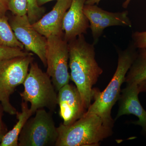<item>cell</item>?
I'll use <instances>...</instances> for the list:
<instances>
[{"mask_svg":"<svg viewBox=\"0 0 146 146\" xmlns=\"http://www.w3.org/2000/svg\"><path fill=\"white\" fill-rule=\"evenodd\" d=\"M101 0H86L85 2V5H94L98 4L99 3ZM131 0H126L124 3L123 4V7L125 8H127L128 5L129 4Z\"/></svg>","mask_w":146,"mask_h":146,"instance_id":"obj_22","label":"cell"},{"mask_svg":"<svg viewBox=\"0 0 146 146\" xmlns=\"http://www.w3.org/2000/svg\"><path fill=\"white\" fill-rule=\"evenodd\" d=\"M5 129L4 128L2 121L1 119V111H0V136L3 137L4 136V131Z\"/></svg>","mask_w":146,"mask_h":146,"instance_id":"obj_24","label":"cell"},{"mask_svg":"<svg viewBox=\"0 0 146 146\" xmlns=\"http://www.w3.org/2000/svg\"><path fill=\"white\" fill-rule=\"evenodd\" d=\"M9 23L16 38L23 44L25 49L36 54L46 67L47 38L34 29L27 15H13Z\"/></svg>","mask_w":146,"mask_h":146,"instance_id":"obj_8","label":"cell"},{"mask_svg":"<svg viewBox=\"0 0 146 146\" xmlns=\"http://www.w3.org/2000/svg\"><path fill=\"white\" fill-rule=\"evenodd\" d=\"M29 118L18 138V146H55L58 137L57 127L51 112L37 110Z\"/></svg>","mask_w":146,"mask_h":146,"instance_id":"obj_6","label":"cell"},{"mask_svg":"<svg viewBox=\"0 0 146 146\" xmlns=\"http://www.w3.org/2000/svg\"><path fill=\"white\" fill-rule=\"evenodd\" d=\"M119 98V108L115 120L125 115H133L138 120L133 122L136 125L141 126L143 132L146 136V111L144 109L138 99L140 94L138 84H126L122 90Z\"/></svg>","mask_w":146,"mask_h":146,"instance_id":"obj_12","label":"cell"},{"mask_svg":"<svg viewBox=\"0 0 146 146\" xmlns=\"http://www.w3.org/2000/svg\"><path fill=\"white\" fill-rule=\"evenodd\" d=\"M138 89L140 93L146 91V80L138 84Z\"/></svg>","mask_w":146,"mask_h":146,"instance_id":"obj_23","label":"cell"},{"mask_svg":"<svg viewBox=\"0 0 146 146\" xmlns=\"http://www.w3.org/2000/svg\"><path fill=\"white\" fill-rule=\"evenodd\" d=\"M27 16L31 24L39 20L45 12L44 9L39 6L37 0H28Z\"/></svg>","mask_w":146,"mask_h":146,"instance_id":"obj_17","label":"cell"},{"mask_svg":"<svg viewBox=\"0 0 146 146\" xmlns=\"http://www.w3.org/2000/svg\"><path fill=\"white\" fill-rule=\"evenodd\" d=\"M46 51L47 74L56 91L69 83L68 71L69 50L68 43L63 36L52 35L47 38Z\"/></svg>","mask_w":146,"mask_h":146,"instance_id":"obj_7","label":"cell"},{"mask_svg":"<svg viewBox=\"0 0 146 146\" xmlns=\"http://www.w3.org/2000/svg\"><path fill=\"white\" fill-rule=\"evenodd\" d=\"M8 10V0H0V18L5 16Z\"/></svg>","mask_w":146,"mask_h":146,"instance_id":"obj_21","label":"cell"},{"mask_svg":"<svg viewBox=\"0 0 146 146\" xmlns=\"http://www.w3.org/2000/svg\"><path fill=\"white\" fill-rule=\"evenodd\" d=\"M94 45L86 42L84 35L68 43L70 80L75 84L86 110L94 100L93 86L103 73L96 60Z\"/></svg>","mask_w":146,"mask_h":146,"instance_id":"obj_1","label":"cell"},{"mask_svg":"<svg viewBox=\"0 0 146 146\" xmlns=\"http://www.w3.org/2000/svg\"><path fill=\"white\" fill-rule=\"evenodd\" d=\"M58 91L59 115L63 120V125H71L80 119L86 111L80 94L76 86L69 83Z\"/></svg>","mask_w":146,"mask_h":146,"instance_id":"obj_10","label":"cell"},{"mask_svg":"<svg viewBox=\"0 0 146 146\" xmlns=\"http://www.w3.org/2000/svg\"><path fill=\"white\" fill-rule=\"evenodd\" d=\"M84 13L89 20L94 45L98 42L105 29L112 26L131 27L127 11L112 13L103 10L96 5H85Z\"/></svg>","mask_w":146,"mask_h":146,"instance_id":"obj_9","label":"cell"},{"mask_svg":"<svg viewBox=\"0 0 146 146\" xmlns=\"http://www.w3.org/2000/svg\"><path fill=\"white\" fill-rule=\"evenodd\" d=\"M72 1L58 0L52 10L32 24L33 26L46 38L52 35L63 36V18L70 8Z\"/></svg>","mask_w":146,"mask_h":146,"instance_id":"obj_13","label":"cell"},{"mask_svg":"<svg viewBox=\"0 0 146 146\" xmlns=\"http://www.w3.org/2000/svg\"><path fill=\"white\" fill-rule=\"evenodd\" d=\"M24 90L20 93L22 100L31 104L33 114L37 110L46 108L54 111L58 105V94L50 77L33 61L30 65L23 84Z\"/></svg>","mask_w":146,"mask_h":146,"instance_id":"obj_4","label":"cell"},{"mask_svg":"<svg viewBox=\"0 0 146 146\" xmlns=\"http://www.w3.org/2000/svg\"><path fill=\"white\" fill-rule=\"evenodd\" d=\"M137 49L131 42L125 49L118 51L117 67L112 80L102 92L95 89L94 102L85 113L98 115L106 123L113 127L115 121L111 117V110L119 98L122 84L136 58Z\"/></svg>","mask_w":146,"mask_h":146,"instance_id":"obj_2","label":"cell"},{"mask_svg":"<svg viewBox=\"0 0 146 146\" xmlns=\"http://www.w3.org/2000/svg\"><path fill=\"white\" fill-rule=\"evenodd\" d=\"M113 127L98 115L85 112L71 125L60 124L55 146H98L112 135Z\"/></svg>","mask_w":146,"mask_h":146,"instance_id":"obj_3","label":"cell"},{"mask_svg":"<svg viewBox=\"0 0 146 146\" xmlns=\"http://www.w3.org/2000/svg\"><path fill=\"white\" fill-rule=\"evenodd\" d=\"M2 138V137L0 136V143H1V141Z\"/></svg>","mask_w":146,"mask_h":146,"instance_id":"obj_26","label":"cell"},{"mask_svg":"<svg viewBox=\"0 0 146 146\" xmlns=\"http://www.w3.org/2000/svg\"><path fill=\"white\" fill-rule=\"evenodd\" d=\"M54 1V0H37V3L39 6H41L43 5L46 3H47L51 1ZM58 1V0H56Z\"/></svg>","mask_w":146,"mask_h":146,"instance_id":"obj_25","label":"cell"},{"mask_svg":"<svg viewBox=\"0 0 146 146\" xmlns=\"http://www.w3.org/2000/svg\"><path fill=\"white\" fill-rule=\"evenodd\" d=\"M0 46L20 48L25 47L16 38L6 16L0 18Z\"/></svg>","mask_w":146,"mask_h":146,"instance_id":"obj_16","label":"cell"},{"mask_svg":"<svg viewBox=\"0 0 146 146\" xmlns=\"http://www.w3.org/2000/svg\"><path fill=\"white\" fill-rule=\"evenodd\" d=\"M132 39V43L137 49H146V31L133 33Z\"/></svg>","mask_w":146,"mask_h":146,"instance_id":"obj_20","label":"cell"},{"mask_svg":"<svg viewBox=\"0 0 146 146\" xmlns=\"http://www.w3.org/2000/svg\"><path fill=\"white\" fill-rule=\"evenodd\" d=\"M28 6V0H8L9 10L16 16L27 15Z\"/></svg>","mask_w":146,"mask_h":146,"instance_id":"obj_19","label":"cell"},{"mask_svg":"<svg viewBox=\"0 0 146 146\" xmlns=\"http://www.w3.org/2000/svg\"><path fill=\"white\" fill-rule=\"evenodd\" d=\"M33 54L0 61V102L4 111L10 115L18 111L10 102V97L17 86L23 84L33 61Z\"/></svg>","mask_w":146,"mask_h":146,"instance_id":"obj_5","label":"cell"},{"mask_svg":"<svg viewBox=\"0 0 146 146\" xmlns=\"http://www.w3.org/2000/svg\"><path fill=\"white\" fill-rule=\"evenodd\" d=\"M86 0H72L70 8L64 15L62 29L63 38L68 43L78 36L86 34L90 27L89 20L83 9Z\"/></svg>","mask_w":146,"mask_h":146,"instance_id":"obj_11","label":"cell"},{"mask_svg":"<svg viewBox=\"0 0 146 146\" xmlns=\"http://www.w3.org/2000/svg\"><path fill=\"white\" fill-rule=\"evenodd\" d=\"M33 115L29 108L28 103L22 101L21 112L16 115L18 119L12 129L4 135L0 143V146H18V138L24 125L29 118Z\"/></svg>","mask_w":146,"mask_h":146,"instance_id":"obj_14","label":"cell"},{"mask_svg":"<svg viewBox=\"0 0 146 146\" xmlns=\"http://www.w3.org/2000/svg\"><path fill=\"white\" fill-rule=\"evenodd\" d=\"M138 49L136 58L126 76V84H138L146 80V49Z\"/></svg>","mask_w":146,"mask_h":146,"instance_id":"obj_15","label":"cell"},{"mask_svg":"<svg viewBox=\"0 0 146 146\" xmlns=\"http://www.w3.org/2000/svg\"><path fill=\"white\" fill-rule=\"evenodd\" d=\"M20 48L0 46V61L30 54L31 53L24 51Z\"/></svg>","mask_w":146,"mask_h":146,"instance_id":"obj_18","label":"cell"}]
</instances>
